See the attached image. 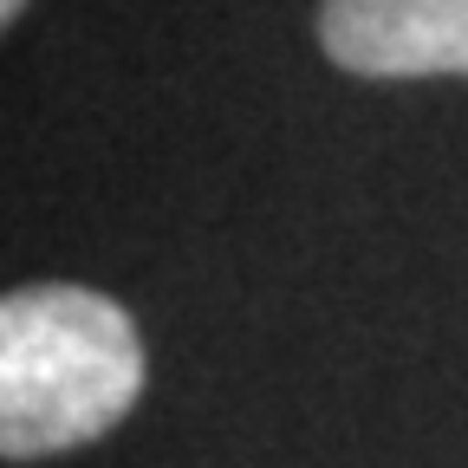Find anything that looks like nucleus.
<instances>
[{"label": "nucleus", "instance_id": "obj_1", "mask_svg": "<svg viewBox=\"0 0 468 468\" xmlns=\"http://www.w3.org/2000/svg\"><path fill=\"white\" fill-rule=\"evenodd\" d=\"M144 390L131 313L91 286H20L0 306V455L39 462L104 436Z\"/></svg>", "mask_w": 468, "mask_h": 468}, {"label": "nucleus", "instance_id": "obj_2", "mask_svg": "<svg viewBox=\"0 0 468 468\" xmlns=\"http://www.w3.org/2000/svg\"><path fill=\"white\" fill-rule=\"evenodd\" d=\"M319 39L365 79L468 72V0H325Z\"/></svg>", "mask_w": 468, "mask_h": 468}, {"label": "nucleus", "instance_id": "obj_3", "mask_svg": "<svg viewBox=\"0 0 468 468\" xmlns=\"http://www.w3.org/2000/svg\"><path fill=\"white\" fill-rule=\"evenodd\" d=\"M20 7H27V0H0V14H20Z\"/></svg>", "mask_w": 468, "mask_h": 468}]
</instances>
